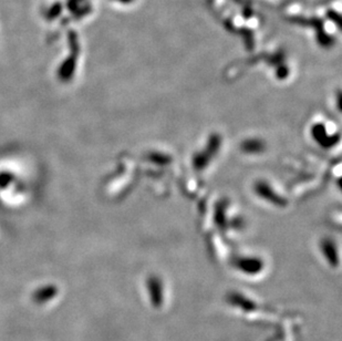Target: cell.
<instances>
[{"label": "cell", "mask_w": 342, "mask_h": 341, "mask_svg": "<svg viewBox=\"0 0 342 341\" xmlns=\"http://www.w3.org/2000/svg\"><path fill=\"white\" fill-rule=\"evenodd\" d=\"M149 290H150V299L154 308H161L163 306L164 297L162 285L157 279H151L149 281Z\"/></svg>", "instance_id": "6da1fadb"}]
</instances>
